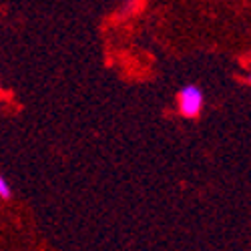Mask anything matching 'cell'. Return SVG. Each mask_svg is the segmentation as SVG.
Returning a JSON list of instances; mask_svg holds the SVG:
<instances>
[{
  "instance_id": "obj_1",
  "label": "cell",
  "mask_w": 251,
  "mask_h": 251,
  "mask_svg": "<svg viewBox=\"0 0 251 251\" xmlns=\"http://www.w3.org/2000/svg\"><path fill=\"white\" fill-rule=\"evenodd\" d=\"M203 104H205V97L197 85H187L177 95V109L187 119L199 117L203 111Z\"/></svg>"
},
{
  "instance_id": "obj_3",
  "label": "cell",
  "mask_w": 251,
  "mask_h": 251,
  "mask_svg": "<svg viewBox=\"0 0 251 251\" xmlns=\"http://www.w3.org/2000/svg\"><path fill=\"white\" fill-rule=\"evenodd\" d=\"M245 80H247V85H251V73L247 75V78H245Z\"/></svg>"
},
{
  "instance_id": "obj_2",
  "label": "cell",
  "mask_w": 251,
  "mask_h": 251,
  "mask_svg": "<svg viewBox=\"0 0 251 251\" xmlns=\"http://www.w3.org/2000/svg\"><path fill=\"white\" fill-rule=\"evenodd\" d=\"M10 195H12L10 183L6 181V177L0 175V197H2V199H10Z\"/></svg>"
}]
</instances>
